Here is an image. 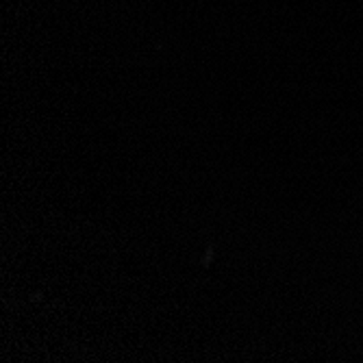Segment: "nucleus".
I'll use <instances>...</instances> for the list:
<instances>
[]
</instances>
